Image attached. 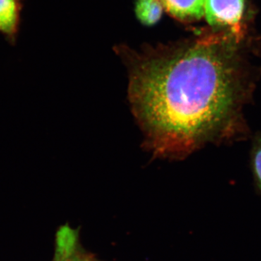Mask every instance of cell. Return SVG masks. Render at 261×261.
Returning <instances> with one entry per match:
<instances>
[{
    "mask_svg": "<svg viewBox=\"0 0 261 261\" xmlns=\"http://www.w3.org/2000/svg\"><path fill=\"white\" fill-rule=\"evenodd\" d=\"M128 99L159 157L181 159L232 126L243 99L232 49L197 41L174 51L135 58L129 68Z\"/></svg>",
    "mask_w": 261,
    "mask_h": 261,
    "instance_id": "6da1fadb",
    "label": "cell"
},
{
    "mask_svg": "<svg viewBox=\"0 0 261 261\" xmlns=\"http://www.w3.org/2000/svg\"><path fill=\"white\" fill-rule=\"evenodd\" d=\"M204 10V16L212 27H233L243 16L244 0H205Z\"/></svg>",
    "mask_w": 261,
    "mask_h": 261,
    "instance_id": "7a4b0ae2",
    "label": "cell"
},
{
    "mask_svg": "<svg viewBox=\"0 0 261 261\" xmlns=\"http://www.w3.org/2000/svg\"><path fill=\"white\" fill-rule=\"evenodd\" d=\"M23 0H0V33L10 44L16 42Z\"/></svg>",
    "mask_w": 261,
    "mask_h": 261,
    "instance_id": "3957f363",
    "label": "cell"
},
{
    "mask_svg": "<svg viewBox=\"0 0 261 261\" xmlns=\"http://www.w3.org/2000/svg\"><path fill=\"white\" fill-rule=\"evenodd\" d=\"M163 9L174 18L183 20H198L205 15V0H159Z\"/></svg>",
    "mask_w": 261,
    "mask_h": 261,
    "instance_id": "277c9868",
    "label": "cell"
},
{
    "mask_svg": "<svg viewBox=\"0 0 261 261\" xmlns=\"http://www.w3.org/2000/svg\"><path fill=\"white\" fill-rule=\"evenodd\" d=\"M163 5L159 0H137L136 15L141 23L147 25L157 23L163 14Z\"/></svg>",
    "mask_w": 261,
    "mask_h": 261,
    "instance_id": "5b68a950",
    "label": "cell"
},
{
    "mask_svg": "<svg viewBox=\"0 0 261 261\" xmlns=\"http://www.w3.org/2000/svg\"><path fill=\"white\" fill-rule=\"evenodd\" d=\"M252 168L255 183L261 192V138L257 139L252 149Z\"/></svg>",
    "mask_w": 261,
    "mask_h": 261,
    "instance_id": "8992f818",
    "label": "cell"
},
{
    "mask_svg": "<svg viewBox=\"0 0 261 261\" xmlns=\"http://www.w3.org/2000/svg\"><path fill=\"white\" fill-rule=\"evenodd\" d=\"M75 255L74 247L63 244L58 245L56 261H80Z\"/></svg>",
    "mask_w": 261,
    "mask_h": 261,
    "instance_id": "52a82bcc",
    "label": "cell"
}]
</instances>
